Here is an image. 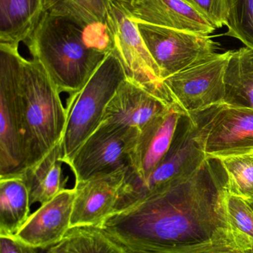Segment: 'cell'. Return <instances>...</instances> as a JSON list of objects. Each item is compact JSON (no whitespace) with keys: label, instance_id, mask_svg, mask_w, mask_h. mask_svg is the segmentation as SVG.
<instances>
[{"label":"cell","instance_id":"30bf717a","mask_svg":"<svg viewBox=\"0 0 253 253\" xmlns=\"http://www.w3.org/2000/svg\"><path fill=\"white\" fill-rule=\"evenodd\" d=\"M207 159L196 115L183 114L169 150L138 190L134 204L157 190L188 178Z\"/></svg>","mask_w":253,"mask_h":253},{"label":"cell","instance_id":"6da1fadb","mask_svg":"<svg viewBox=\"0 0 253 253\" xmlns=\"http://www.w3.org/2000/svg\"><path fill=\"white\" fill-rule=\"evenodd\" d=\"M227 181L221 160L208 158L188 178L112 214L100 229L125 253H154L204 242L228 228Z\"/></svg>","mask_w":253,"mask_h":253},{"label":"cell","instance_id":"277c9868","mask_svg":"<svg viewBox=\"0 0 253 253\" xmlns=\"http://www.w3.org/2000/svg\"><path fill=\"white\" fill-rule=\"evenodd\" d=\"M126 79L123 64L113 47L84 87L69 95L62 138L64 163L68 165L80 146L101 126L107 105Z\"/></svg>","mask_w":253,"mask_h":253},{"label":"cell","instance_id":"44dd1931","mask_svg":"<svg viewBox=\"0 0 253 253\" xmlns=\"http://www.w3.org/2000/svg\"><path fill=\"white\" fill-rule=\"evenodd\" d=\"M59 253H125L98 227H75L56 245Z\"/></svg>","mask_w":253,"mask_h":253},{"label":"cell","instance_id":"2e32d148","mask_svg":"<svg viewBox=\"0 0 253 253\" xmlns=\"http://www.w3.org/2000/svg\"><path fill=\"white\" fill-rule=\"evenodd\" d=\"M63 156L61 141L41 160L19 175L28 187L31 206L35 203L44 205L66 189L62 178Z\"/></svg>","mask_w":253,"mask_h":253},{"label":"cell","instance_id":"d6986e66","mask_svg":"<svg viewBox=\"0 0 253 253\" xmlns=\"http://www.w3.org/2000/svg\"><path fill=\"white\" fill-rule=\"evenodd\" d=\"M30 207L22 177L0 178V236H14L29 218Z\"/></svg>","mask_w":253,"mask_h":253},{"label":"cell","instance_id":"f546056e","mask_svg":"<svg viewBox=\"0 0 253 253\" xmlns=\"http://www.w3.org/2000/svg\"><path fill=\"white\" fill-rule=\"evenodd\" d=\"M251 205H252L253 208V204H251Z\"/></svg>","mask_w":253,"mask_h":253},{"label":"cell","instance_id":"e0dca14e","mask_svg":"<svg viewBox=\"0 0 253 253\" xmlns=\"http://www.w3.org/2000/svg\"><path fill=\"white\" fill-rule=\"evenodd\" d=\"M44 11V0H0V43L19 47Z\"/></svg>","mask_w":253,"mask_h":253},{"label":"cell","instance_id":"d4e9b609","mask_svg":"<svg viewBox=\"0 0 253 253\" xmlns=\"http://www.w3.org/2000/svg\"><path fill=\"white\" fill-rule=\"evenodd\" d=\"M154 253H253V251L241 243L227 228L204 242L175 247Z\"/></svg>","mask_w":253,"mask_h":253},{"label":"cell","instance_id":"cb8c5ba5","mask_svg":"<svg viewBox=\"0 0 253 253\" xmlns=\"http://www.w3.org/2000/svg\"><path fill=\"white\" fill-rule=\"evenodd\" d=\"M226 35L253 50V0H225Z\"/></svg>","mask_w":253,"mask_h":253},{"label":"cell","instance_id":"4fadbf2b","mask_svg":"<svg viewBox=\"0 0 253 253\" xmlns=\"http://www.w3.org/2000/svg\"><path fill=\"white\" fill-rule=\"evenodd\" d=\"M75 190L65 189L30 215L13 236L25 246L45 248L62 242L71 229Z\"/></svg>","mask_w":253,"mask_h":253},{"label":"cell","instance_id":"ffe728a7","mask_svg":"<svg viewBox=\"0 0 253 253\" xmlns=\"http://www.w3.org/2000/svg\"><path fill=\"white\" fill-rule=\"evenodd\" d=\"M111 0H44L45 10L53 9L69 15L86 28L106 31Z\"/></svg>","mask_w":253,"mask_h":253},{"label":"cell","instance_id":"5bb4252c","mask_svg":"<svg viewBox=\"0 0 253 253\" xmlns=\"http://www.w3.org/2000/svg\"><path fill=\"white\" fill-rule=\"evenodd\" d=\"M172 104L126 78L107 105L101 123L140 129L167 111Z\"/></svg>","mask_w":253,"mask_h":253},{"label":"cell","instance_id":"8fae6325","mask_svg":"<svg viewBox=\"0 0 253 253\" xmlns=\"http://www.w3.org/2000/svg\"><path fill=\"white\" fill-rule=\"evenodd\" d=\"M195 115L207 158L253 154V110L223 103Z\"/></svg>","mask_w":253,"mask_h":253},{"label":"cell","instance_id":"83f0119b","mask_svg":"<svg viewBox=\"0 0 253 253\" xmlns=\"http://www.w3.org/2000/svg\"><path fill=\"white\" fill-rule=\"evenodd\" d=\"M30 248V247H29ZM30 253H59L56 245L45 248H30Z\"/></svg>","mask_w":253,"mask_h":253},{"label":"cell","instance_id":"7a4b0ae2","mask_svg":"<svg viewBox=\"0 0 253 253\" xmlns=\"http://www.w3.org/2000/svg\"><path fill=\"white\" fill-rule=\"evenodd\" d=\"M25 45L60 93L80 91L114 45L69 15L45 10Z\"/></svg>","mask_w":253,"mask_h":253},{"label":"cell","instance_id":"484cf974","mask_svg":"<svg viewBox=\"0 0 253 253\" xmlns=\"http://www.w3.org/2000/svg\"><path fill=\"white\" fill-rule=\"evenodd\" d=\"M206 18L215 28L225 24V0H183Z\"/></svg>","mask_w":253,"mask_h":253},{"label":"cell","instance_id":"ac0fdd59","mask_svg":"<svg viewBox=\"0 0 253 253\" xmlns=\"http://www.w3.org/2000/svg\"><path fill=\"white\" fill-rule=\"evenodd\" d=\"M224 104L253 110V50H233L224 77Z\"/></svg>","mask_w":253,"mask_h":253},{"label":"cell","instance_id":"7c38bea8","mask_svg":"<svg viewBox=\"0 0 253 253\" xmlns=\"http://www.w3.org/2000/svg\"><path fill=\"white\" fill-rule=\"evenodd\" d=\"M129 170H119L76 183L71 228H101L105 220L115 212Z\"/></svg>","mask_w":253,"mask_h":253},{"label":"cell","instance_id":"3957f363","mask_svg":"<svg viewBox=\"0 0 253 253\" xmlns=\"http://www.w3.org/2000/svg\"><path fill=\"white\" fill-rule=\"evenodd\" d=\"M21 88L28 169L62 141L66 108L60 92L36 59L23 58Z\"/></svg>","mask_w":253,"mask_h":253},{"label":"cell","instance_id":"7402d4cb","mask_svg":"<svg viewBox=\"0 0 253 253\" xmlns=\"http://www.w3.org/2000/svg\"><path fill=\"white\" fill-rule=\"evenodd\" d=\"M227 175L229 194L253 204V154L220 159Z\"/></svg>","mask_w":253,"mask_h":253},{"label":"cell","instance_id":"603a6c76","mask_svg":"<svg viewBox=\"0 0 253 253\" xmlns=\"http://www.w3.org/2000/svg\"><path fill=\"white\" fill-rule=\"evenodd\" d=\"M224 210L227 226L233 236L253 251V208L251 204L227 192Z\"/></svg>","mask_w":253,"mask_h":253},{"label":"cell","instance_id":"8992f818","mask_svg":"<svg viewBox=\"0 0 253 253\" xmlns=\"http://www.w3.org/2000/svg\"><path fill=\"white\" fill-rule=\"evenodd\" d=\"M106 28L123 64L126 78L156 97L173 103L160 70L141 37L138 22L132 19L120 1L111 0Z\"/></svg>","mask_w":253,"mask_h":253},{"label":"cell","instance_id":"9c48e42d","mask_svg":"<svg viewBox=\"0 0 253 253\" xmlns=\"http://www.w3.org/2000/svg\"><path fill=\"white\" fill-rule=\"evenodd\" d=\"M232 50L212 57L163 80L172 101L195 114L224 103L226 70Z\"/></svg>","mask_w":253,"mask_h":253},{"label":"cell","instance_id":"f1b7e54d","mask_svg":"<svg viewBox=\"0 0 253 253\" xmlns=\"http://www.w3.org/2000/svg\"><path fill=\"white\" fill-rule=\"evenodd\" d=\"M116 1H120L123 4H131L134 0H116Z\"/></svg>","mask_w":253,"mask_h":253},{"label":"cell","instance_id":"4316f807","mask_svg":"<svg viewBox=\"0 0 253 253\" xmlns=\"http://www.w3.org/2000/svg\"><path fill=\"white\" fill-rule=\"evenodd\" d=\"M0 253H30V248L13 236H0Z\"/></svg>","mask_w":253,"mask_h":253},{"label":"cell","instance_id":"5b68a950","mask_svg":"<svg viewBox=\"0 0 253 253\" xmlns=\"http://www.w3.org/2000/svg\"><path fill=\"white\" fill-rule=\"evenodd\" d=\"M18 46L0 43V178L22 175L27 167Z\"/></svg>","mask_w":253,"mask_h":253},{"label":"cell","instance_id":"ba28073f","mask_svg":"<svg viewBox=\"0 0 253 253\" xmlns=\"http://www.w3.org/2000/svg\"><path fill=\"white\" fill-rule=\"evenodd\" d=\"M138 26L163 80L218 53V43L209 35L143 22Z\"/></svg>","mask_w":253,"mask_h":253},{"label":"cell","instance_id":"9a60e30c","mask_svg":"<svg viewBox=\"0 0 253 253\" xmlns=\"http://www.w3.org/2000/svg\"><path fill=\"white\" fill-rule=\"evenodd\" d=\"M123 4L137 22L203 35H209L216 30L183 0H134L131 4Z\"/></svg>","mask_w":253,"mask_h":253},{"label":"cell","instance_id":"52a82bcc","mask_svg":"<svg viewBox=\"0 0 253 253\" xmlns=\"http://www.w3.org/2000/svg\"><path fill=\"white\" fill-rule=\"evenodd\" d=\"M138 128L101 123L68 163L76 183L131 169V153Z\"/></svg>","mask_w":253,"mask_h":253}]
</instances>
